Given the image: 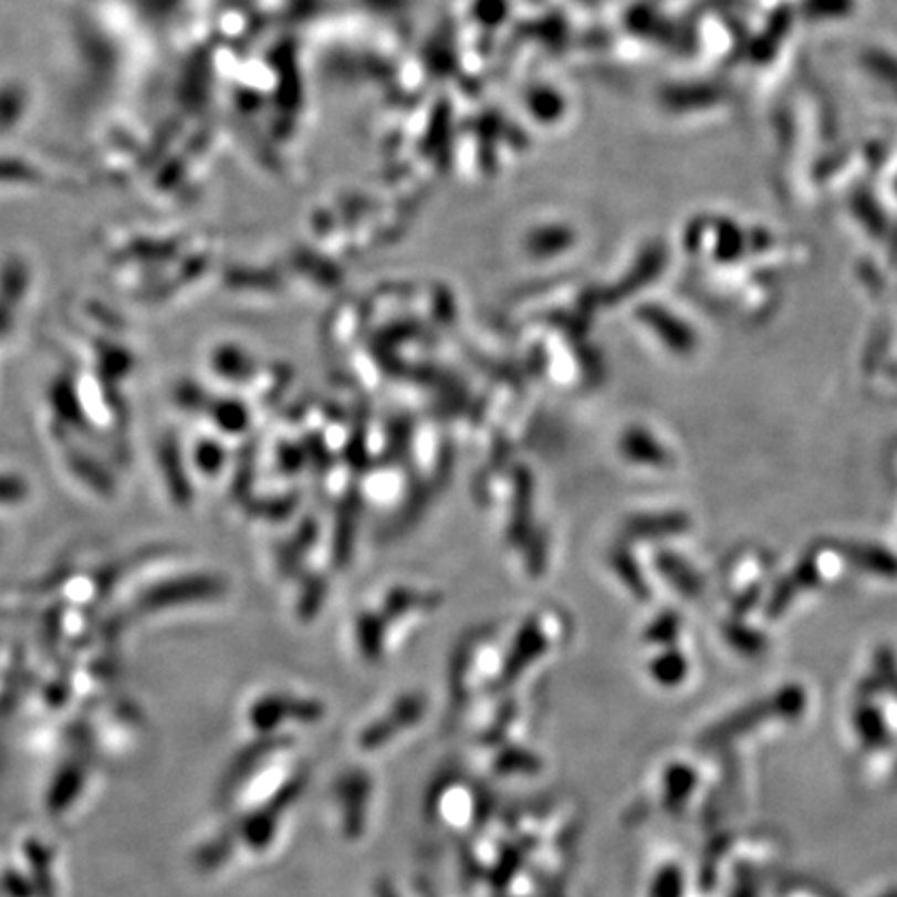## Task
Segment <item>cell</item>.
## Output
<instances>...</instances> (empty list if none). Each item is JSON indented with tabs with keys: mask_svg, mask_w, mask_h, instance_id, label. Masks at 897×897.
Instances as JSON below:
<instances>
[{
	"mask_svg": "<svg viewBox=\"0 0 897 897\" xmlns=\"http://www.w3.org/2000/svg\"><path fill=\"white\" fill-rule=\"evenodd\" d=\"M489 814V800L484 790L463 775H445L426 797V816L432 825L447 833H470L484 823Z\"/></svg>",
	"mask_w": 897,
	"mask_h": 897,
	"instance_id": "1",
	"label": "cell"
},
{
	"mask_svg": "<svg viewBox=\"0 0 897 897\" xmlns=\"http://www.w3.org/2000/svg\"><path fill=\"white\" fill-rule=\"evenodd\" d=\"M428 717V700L420 692H409L393 700L387 709L371 717L357 729L356 750L364 757H376L406 740Z\"/></svg>",
	"mask_w": 897,
	"mask_h": 897,
	"instance_id": "2",
	"label": "cell"
},
{
	"mask_svg": "<svg viewBox=\"0 0 897 897\" xmlns=\"http://www.w3.org/2000/svg\"><path fill=\"white\" fill-rule=\"evenodd\" d=\"M335 825L347 844L362 842L373 818L374 779L364 769H347L331 788Z\"/></svg>",
	"mask_w": 897,
	"mask_h": 897,
	"instance_id": "3",
	"label": "cell"
},
{
	"mask_svg": "<svg viewBox=\"0 0 897 897\" xmlns=\"http://www.w3.org/2000/svg\"><path fill=\"white\" fill-rule=\"evenodd\" d=\"M255 731L264 738L277 736L288 726L314 728L326 719V707L316 698L304 696L271 695L258 700L248 715Z\"/></svg>",
	"mask_w": 897,
	"mask_h": 897,
	"instance_id": "4",
	"label": "cell"
},
{
	"mask_svg": "<svg viewBox=\"0 0 897 897\" xmlns=\"http://www.w3.org/2000/svg\"><path fill=\"white\" fill-rule=\"evenodd\" d=\"M482 764L492 778H534L544 766L541 757L522 742L480 745Z\"/></svg>",
	"mask_w": 897,
	"mask_h": 897,
	"instance_id": "5",
	"label": "cell"
},
{
	"mask_svg": "<svg viewBox=\"0 0 897 897\" xmlns=\"http://www.w3.org/2000/svg\"><path fill=\"white\" fill-rule=\"evenodd\" d=\"M80 781H82V773H80L77 766H69V769H65V771L59 775V779H56V783H54V790H52L49 806H52L54 811L65 809L69 802L73 800V796L77 794Z\"/></svg>",
	"mask_w": 897,
	"mask_h": 897,
	"instance_id": "6",
	"label": "cell"
},
{
	"mask_svg": "<svg viewBox=\"0 0 897 897\" xmlns=\"http://www.w3.org/2000/svg\"><path fill=\"white\" fill-rule=\"evenodd\" d=\"M374 897H401L397 896V891L390 887L389 883H380L378 887H376V894Z\"/></svg>",
	"mask_w": 897,
	"mask_h": 897,
	"instance_id": "7",
	"label": "cell"
}]
</instances>
